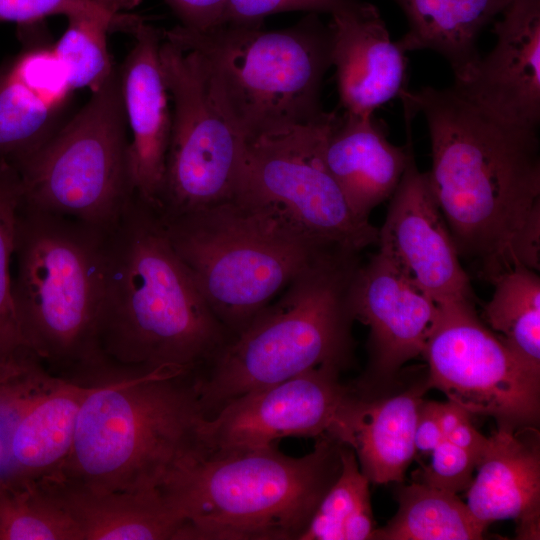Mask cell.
Listing matches in <instances>:
<instances>
[{
    "label": "cell",
    "mask_w": 540,
    "mask_h": 540,
    "mask_svg": "<svg viewBox=\"0 0 540 540\" xmlns=\"http://www.w3.org/2000/svg\"><path fill=\"white\" fill-rule=\"evenodd\" d=\"M399 98L426 120L427 176L458 254L490 282L509 268V243L540 201L538 131L488 116L452 86L406 89Z\"/></svg>",
    "instance_id": "6da1fadb"
},
{
    "label": "cell",
    "mask_w": 540,
    "mask_h": 540,
    "mask_svg": "<svg viewBox=\"0 0 540 540\" xmlns=\"http://www.w3.org/2000/svg\"><path fill=\"white\" fill-rule=\"evenodd\" d=\"M168 238L156 205L135 194L104 230L98 342L114 370L195 372L228 342Z\"/></svg>",
    "instance_id": "7a4b0ae2"
},
{
    "label": "cell",
    "mask_w": 540,
    "mask_h": 540,
    "mask_svg": "<svg viewBox=\"0 0 540 540\" xmlns=\"http://www.w3.org/2000/svg\"><path fill=\"white\" fill-rule=\"evenodd\" d=\"M103 240L104 229L20 203L11 293L24 342L51 374L85 387L111 373L98 342Z\"/></svg>",
    "instance_id": "3957f363"
},
{
    "label": "cell",
    "mask_w": 540,
    "mask_h": 540,
    "mask_svg": "<svg viewBox=\"0 0 540 540\" xmlns=\"http://www.w3.org/2000/svg\"><path fill=\"white\" fill-rule=\"evenodd\" d=\"M194 372L131 373L93 386L55 479L93 491H154L205 451Z\"/></svg>",
    "instance_id": "277c9868"
},
{
    "label": "cell",
    "mask_w": 540,
    "mask_h": 540,
    "mask_svg": "<svg viewBox=\"0 0 540 540\" xmlns=\"http://www.w3.org/2000/svg\"><path fill=\"white\" fill-rule=\"evenodd\" d=\"M341 442L318 437L302 457L276 445L197 453L158 491L184 522L183 540H298L341 468Z\"/></svg>",
    "instance_id": "5b68a950"
},
{
    "label": "cell",
    "mask_w": 540,
    "mask_h": 540,
    "mask_svg": "<svg viewBox=\"0 0 540 540\" xmlns=\"http://www.w3.org/2000/svg\"><path fill=\"white\" fill-rule=\"evenodd\" d=\"M360 253H328L296 276L194 374L205 419L251 391L352 354L351 291Z\"/></svg>",
    "instance_id": "8992f818"
},
{
    "label": "cell",
    "mask_w": 540,
    "mask_h": 540,
    "mask_svg": "<svg viewBox=\"0 0 540 540\" xmlns=\"http://www.w3.org/2000/svg\"><path fill=\"white\" fill-rule=\"evenodd\" d=\"M161 216L172 247L231 337L308 266L343 251L322 246L280 210L238 191Z\"/></svg>",
    "instance_id": "52a82bcc"
},
{
    "label": "cell",
    "mask_w": 540,
    "mask_h": 540,
    "mask_svg": "<svg viewBox=\"0 0 540 540\" xmlns=\"http://www.w3.org/2000/svg\"><path fill=\"white\" fill-rule=\"evenodd\" d=\"M163 37L201 55L216 103L245 141L325 112L320 94L332 66V32L316 13L278 31L226 24L192 31L177 25Z\"/></svg>",
    "instance_id": "ba28073f"
},
{
    "label": "cell",
    "mask_w": 540,
    "mask_h": 540,
    "mask_svg": "<svg viewBox=\"0 0 540 540\" xmlns=\"http://www.w3.org/2000/svg\"><path fill=\"white\" fill-rule=\"evenodd\" d=\"M13 167L23 204L110 227L136 194L118 65L74 116Z\"/></svg>",
    "instance_id": "9c48e42d"
},
{
    "label": "cell",
    "mask_w": 540,
    "mask_h": 540,
    "mask_svg": "<svg viewBox=\"0 0 540 540\" xmlns=\"http://www.w3.org/2000/svg\"><path fill=\"white\" fill-rule=\"evenodd\" d=\"M336 112L245 141L236 191L280 210L322 246L360 253L377 244L378 228L351 211L326 165Z\"/></svg>",
    "instance_id": "30bf717a"
},
{
    "label": "cell",
    "mask_w": 540,
    "mask_h": 540,
    "mask_svg": "<svg viewBox=\"0 0 540 540\" xmlns=\"http://www.w3.org/2000/svg\"><path fill=\"white\" fill-rule=\"evenodd\" d=\"M159 55L173 115L157 207L174 216L234 195L245 140L216 103L197 51L163 37Z\"/></svg>",
    "instance_id": "8fae6325"
},
{
    "label": "cell",
    "mask_w": 540,
    "mask_h": 540,
    "mask_svg": "<svg viewBox=\"0 0 540 540\" xmlns=\"http://www.w3.org/2000/svg\"><path fill=\"white\" fill-rule=\"evenodd\" d=\"M430 388L469 414L493 417L497 426L536 427L540 372L520 360L479 319L473 300L438 304L421 354Z\"/></svg>",
    "instance_id": "7c38bea8"
},
{
    "label": "cell",
    "mask_w": 540,
    "mask_h": 540,
    "mask_svg": "<svg viewBox=\"0 0 540 540\" xmlns=\"http://www.w3.org/2000/svg\"><path fill=\"white\" fill-rule=\"evenodd\" d=\"M341 369L323 365L232 400L204 419L203 444L210 453L248 451L276 445L284 437L331 435L355 385L339 379Z\"/></svg>",
    "instance_id": "4fadbf2b"
},
{
    "label": "cell",
    "mask_w": 540,
    "mask_h": 540,
    "mask_svg": "<svg viewBox=\"0 0 540 540\" xmlns=\"http://www.w3.org/2000/svg\"><path fill=\"white\" fill-rule=\"evenodd\" d=\"M92 387L54 376L37 358L0 386V474L55 477Z\"/></svg>",
    "instance_id": "5bb4252c"
},
{
    "label": "cell",
    "mask_w": 540,
    "mask_h": 540,
    "mask_svg": "<svg viewBox=\"0 0 540 540\" xmlns=\"http://www.w3.org/2000/svg\"><path fill=\"white\" fill-rule=\"evenodd\" d=\"M351 308L369 327L368 366L356 386L371 393L390 389L401 368L422 354L438 304L378 251L356 271Z\"/></svg>",
    "instance_id": "9a60e30c"
},
{
    "label": "cell",
    "mask_w": 540,
    "mask_h": 540,
    "mask_svg": "<svg viewBox=\"0 0 540 540\" xmlns=\"http://www.w3.org/2000/svg\"><path fill=\"white\" fill-rule=\"evenodd\" d=\"M378 229L379 250L437 304L473 300L470 278L414 148Z\"/></svg>",
    "instance_id": "2e32d148"
},
{
    "label": "cell",
    "mask_w": 540,
    "mask_h": 540,
    "mask_svg": "<svg viewBox=\"0 0 540 540\" xmlns=\"http://www.w3.org/2000/svg\"><path fill=\"white\" fill-rule=\"evenodd\" d=\"M20 50L0 65V163L15 166L66 121L74 89L44 20L18 25Z\"/></svg>",
    "instance_id": "e0dca14e"
},
{
    "label": "cell",
    "mask_w": 540,
    "mask_h": 540,
    "mask_svg": "<svg viewBox=\"0 0 540 540\" xmlns=\"http://www.w3.org/2000/svg\"><path fill=\"white\" fill-rule=\"evenodd\" d=\"M492 24L494 47L468 81L452 87L488 116L538 131L540 0H513Z\"/></svg>",
    "instance_id": "ac0fdd59"
},
{
    "label": "cell",
    "mask_w": 540,
    "mask_h": 540,
    "mask_svg": "<svg viewBox=\"0 0 540 540\" xmlns=\"http://www.w3.org/2000/svg\"><path fill=\"white\" fill-rule=\"evenodd\" d=\"M134 45L118 65L129 139L134 192L157 206L168 150L171 115L159 49L163 31L141 18L132 29Z\"/></svg>",
    "instance_id": "d6986e66"
},
{
    "label": "cell",
    "mask_w": 540,
    "mask_h": 540,
    "mask_svg": "<svg viewBox=\"0 0 540 540\" xmlns=\"http://www.w3.org/2000/svg\"><path fill=\"white\" fill-rule=\"evenodd\" d=\"M406 143L392 144L374 114L337 112L324 145L326 165L349 208L369 221L372 210L397 188L413 149L412 121L416 116L403 105Z\"/></svg>",
    "instance_id": "ffe728a7"
},
{
    "label": "cell",
    "mask_w": 540,
    "mask_h": 540,
    "mask_svg": "<svg viewBox=\"0 0 540 540\" xmlns=\"http://www.w3.org/2000/svg\"><path fill=\"white\" fill-rule=\"evenodd\" d=\"M475 470L466 490V505L473 516L486 526L515 520L517 539H539L540 446L536 427L497 426Z\"/></svg>",
    "instance_id": "44dd1931"
},
{
    "label": "cell",
    "mask_w": 540,
    "mask_h": 540,
    "mask_svg": "<svg viewBox=\"0 0 540 540\" xmlns=\"http://www.w3.org/2000/svg\"><path fill=\"white\" fill-rule=\"evenodd\" d=\"M332 66L345 112L371 115L407 89V58L392 41L378 8L331 16Z\"/></svg>",
    "instance_id": "7402d4cb"
},
{
    "label": "cell",
    "mask_w": 540,
    "mask_h": 540,
    "mask_svg": "<svg viewBox=\"0 0 540 540\" xmlns=\"http://www.w3.org/2000/svg\"><path fill=\"white\" fill-rule=\"evenodd\" d=\"M355 388L330 436L354 450L369 482H402L416 455L414 434L423 395L430 389L427 377L398 392Z\"/></svg>",
    "instance_id": "603a6c76"
},
{
    "label": "cell",
    "mask_w": 540,
    "mask_h": 540,
    "mask_svg": "<svg viewBox=\"0 0 540 540\" xmlns=\"http://www.w3.org/2000/svg\"><path fill=\"white\" fill-rule=\"evenodd\" d=\"M48 479L79 540H183L184 522L158 490L100 492Z\"/></svg>",
    "instance_id": "cb8c5ba5"
},
{
    "label": "cell",
    "mask_w": 540,
    "mask_h": 540,
    "mask_svg": "<svg viewBox=\"0 0 540 540\" xmlns=\"http://www.w3.org/2000/svg\"><path fill=\"white\" fill-rule=\"evenodd\" d=\"M408 29L396 41L405 53L432 50L449 63L455 81H468L481 60L477 41L513 0H393Z\"/></svg>",
    "instance_id": "d4e9b609"
},
{
    "label": "cell",
    "mask_w": 540,
    "mask_h": 540,
    "mask_svg": "<svg viewBox=\"0 0 540 540\" xmlns=\"http://www.w3.org/2000/svg\"><path fill=\"white\" fill-rule=\"evenodd\" d=\"M398 510L372 540H479L487 528L456 493L421 481L397 483Z\"/></svg>",
    "instance_id": "484cf974"
},
{
    "label": "cell",
    "mask_w": 540,
    "mask_h": 540,
    "mask_svg": "<svg viewBox=\"0 0 540 540\" xmlns=\"http://www.w3.org/2000/svg\"><path fill=\"white\" fill-rule=\"evenodd\" d=\"M140 0H89L83 10L67 17L63 35L54 42V52L70 86L98 89L115 64L108 51V34L121 25Z\"/></svg>",
    "instance_id": "4316f807"
},
{
    "label": "cell",
    "mask_w": 540,
    "mask_h": 540,
    "mask_svg": "<svg viewBox=\"0 0 540 540\" xmlns=\"http://www.w3.org/2000/svg\"><path fill=\"white\" fill-rule=\"evenodd\" d=\"M494 292L484 308L486 320L507 347L540 372V277L515 264L491 281Z\"/></svg>",
    "instance_id": "83f0119b"
},
{
    "label": "cell",
    "mask_w": 540,
    "mask_h": 540,
    "mask_svg": "<svg viewBox=\"0 0 540 540\" xmlns=\"http://www.w3.org/2000/svg\"><path fill=\"white\" fill-rule=\"evenodd\" d=\"M0 540H79L49 479L0 474Z\"/></svg>",
    "instance_id": "f1b7e54d"
},
{
    "label": "cell",
    "mask_w": 540,
    "mask_h": 540,
    "mask_svg": "<svg viewBox=\"0 0 540 540\" xmlns=\"http://www.w3.org/2000/svg\"><path fill=\"white\" fill-rule=\"evenodd\" d=\"M340 472L320 500L298 540H372L376 524L369 480L354 450L341 443Z\"/></svg>",
    "instance_id": "f546056e"
},
{
    "label": "cell",
    "mask_w": 540,
    "mask_h": 540,
    "mask_svg": "<svg viewBox=\"0 0 540 540\" xmlns=\"http://www.w3.org/2000/svg\"><path fill=\"white\" fill-rule=\"evenodd\" d=\"M22 187L17 170L0 163V384L16 374L33 355L27 348L11 293V265Z\"/></svg>",
    "instance_id": "4dcf8cb0"
},
{
    "label": "cell",
    "mask_w": 540,
    "mask_h": 540,
    "mask_svg": "<svg viewBox=\"0 0 540 540\" xmlns=\"http://www.w3.org/2000/svg\"><path fill=\"white\" fill-rule=\"evenodd\" d=\"M368 3L363 0H227L220 24L262 27L264 18L275 13L308 11L332 16L358 11Z\"/></svg>",
    "instance_id": "1f68e13d"
},
{
    "label": "cell",
    "mask_w": 540,
    "mask_h": 540,
    "mask_svg": "<svg viewBox=\"0 0 540 540\" xmlns=\"http://www.w3.org/2000/svg\"><path fill=\"white\" fill-rule=\"evenodd\" d=\"M430 455V463L417 471L415 480L456 494L468 489L477 464L474 456L445 439Z\"/></svg>",
    "instance_id": "d6a6232c"
},
{
    "label": "cell",
    "mask_w": 540,
    "mask_h": 540,
    "mask_svg": "<svg viewBox=\"0 0 540 540\" xmlns=\"http://www.w3.org/2000/svg\"><path fill=\"white\" fill-rule=\"evenodd\" d=\"M436 413L444 439L466 450L478 461L488 437L474 427L471 414L450 400L436 402Z\"/></svg>",
    "instance_id": "836d02e7"
},
{
    "label": "cell",
    "mask_w": 540,
    "mask_h": 540,
    "mask_svg": "<svg viewBox=\"0 0 540 540\" xmlns=\"http://www.w3.org/2000/svg\"><path fill=\"white\" fill-rule=\"evenodd\" d=\"M88 4L89 0H0V22H14L18 26L52 15L67 18Z\"/></svg>",
    "instance_id": "e575fe53"
},
{
    "label": "cell",
    "mask_w": 540,
    "mask_h": 540,
    "mask_svg": "<svg viewBox=\"0 0 540 540\" xmlns=\"http://www.w3.org/2000/svg\"><path fill=\"white\" fill-rule=\"evenodd\" d=\"M509 267L520 264L529 269H540V201L530 210L526 220L508 246Z\"/></svg>",
    "instance_id": "d590c367"
},
{
    "label": "cell",
    "mask_w": 540,
    "mask_h": 540,
    "mask_svg": "<svg viewBox=\"0 0 540 540\" xmlns=\"http://www.w3.org/2000/svg\"><path fill=\"white\" fill-rule=\"evenodd\" d=\"M180 21L192 31H206L220 24L227 0H165Z\"/></svg>",
    "instance_id": "8d00e7d4"
},
{
    "label": "cell",
    "mask_w": 540,
    "mask_h": 540,
    "mask_svg": "<svg viewBox=\"0 0 540 540\" xmlns=\"http://www.w3.org/2000/svg\"><path fill=\"white\" fill-rule=\"evenodd\" d=\"M444 440L436 413V401H423L418 412L414 434L416 453L430 455Z\"/></svg>",
    "instance_id": "74e56055"
}]
</instances>
